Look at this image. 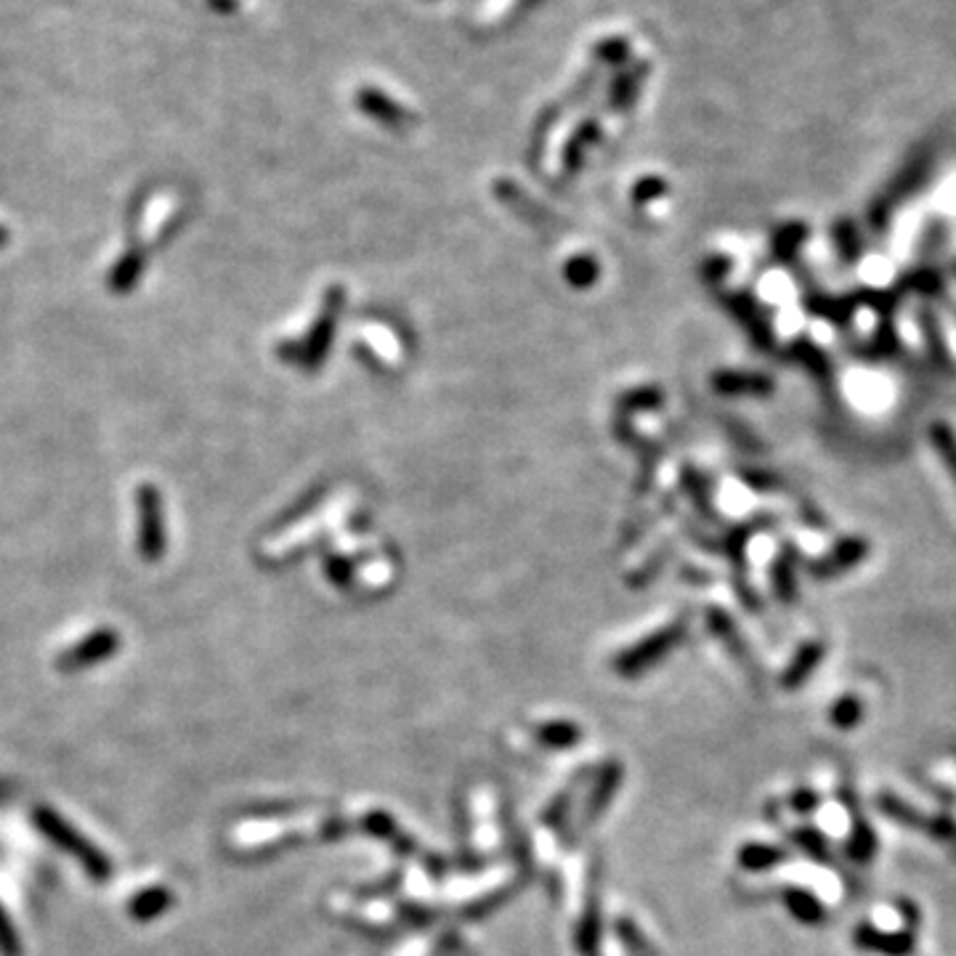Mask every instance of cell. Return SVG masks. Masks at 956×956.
Wrapping results in <instances>:
<instances>
[{"mask_svg": "<svg viewBox=\"0 0 956 956\" xmlns=\"http://www.w3.org/2000/svg\"><path fill=\"white\" fill-rule=\"evenodd\" d=\"M895 351H899V338H895V325H893V319L885 317V322H882L880 332H877L874 343L867 349V357L880 359V357H890V353H895Z\"/></svg>", "mask_w": 956, "mask_h": 956, "instance_id": "12", "label": "cell"}, {"mask_svg": "<svg viewBox=\"0 0 956 956\" xmlns=\"http://www.w3.org/2000/svg\"><path fill=\"white\" fill-rule=\"evenodd\" d=\"M856 943L863 948H874V952L890 954V956H903L912 952L914 938L909 933H877L872 927H861L856 933Z\"/></svg>", "mask_w": 956, "mask_h": 956, "instance_id": "6", "label": "cell"}, {"mask_svg": "<svg viewBox=\"0 0 956 956\" xmlns=\"http://www.w3.org/2000/svg\"><path fill=\"white\" fill-rule=\"evenodd\" d=\"M821 657H824V646L821 644L805 646L803 651H800V657L795 659V665H792L787 676H784V686H789V689H797V686H800L803 680L816 670L818 661H821Z\"/></svg>", "mask_w": 956, "mask_h": 956, "instance_id": "9", "label": "cell"}, {"mask_svg": "<svg viewBox=\"0 0 956 956\" xmlns=\"http://www.w3.org/2000/svg\"><path fill=\"white\" fill-rule=\"evenodd\" d=\"M835 242L840 247V255L845 264H856L861 258V237H858L853 221H840L835 226Z\"/></svg>", "mask_w": 956, "mask_h": 956, "instance_id": "11", "label": "cell"}, {"mask_svg": "<svg viewBox=\"0 0 956 956\" xmlns=\"http://www.w3.org/2000/svg\"><path fill=\"white\" fill-rule=\"evenodd\" d=\"M168 906H173V893L168 888H147L130 899L128 912L136 922H149L157 920Z\"/></svg>", "mask_w": 956, "mask_h": 956, "instance_id": "5", "label": "cell"}, {"mask_svg": "<svg viewBox=\"0 0 956 956\" xmlns=\"http://www.w3.org/2000/svg\"><path fill=\"white\" fill-rule=\"evenodd\" d=\"M920 327H922V336H925V340H927L930 357L935 359V364H938L941 370H948V367H952V357H948L946 343H943V332H941L938 322H935L933 311L930 309L920 311Z\"/></svg>", "mask_w": 956, "mask_h": 956, "instance_id": "7", "label": "cell"}, {"mask_svg": "<svg viewBox=\"0 0 956 956\" xmlns=\"http://www.w3.org/2000/svg\"><path fill=\"white\" fill-rule=\"evenodd\" d=\"M927 168H930L927 155L916 157L914 162H909V166L903 168V173L893 183H890V187L885 189V194H880V198L874 200V205L869 208V224H872V229L882 232V229L888 226L890 215H893L895 208H899L901 202L906 200L922 181H925Z\"/></svg>", "mask_w": 956, "mask_h": 956, "instance_id": "2", "label": "cell"}, {"mask_svg": "<svg viewBox=\"0 0 956 956\" xmlns=\"http://www.w3.org/2000/svg\"><path fill=\"white\" fill-rule=\"evenodd\" d=\"M903 287H909V290L922 293V296H935V293H941V277L938 272H916L903 282Z\"/></svg>", "mask_w": 956, "mask_h": 956, "instance_id": "17", "label": "cell"}, {"mask_svg": "<svg viewBox=\"0 0 956 956\" xmlns=\"http://www.w3.org/2000/svg\"><path fill=\"white\" fill-rule=\"evenodd\" d=\"M882 810H885L888 816H893L895 821L901 824H920L922 818L914 814V808H906V805L895 800V797H882Z\"/></svg>", "mask_w": 956, "mask_h": 956, "instance_id": "18", "label": "cell"}, {"mask_svg": "<svg viewBox=\"0 0 956 956\" xmlns=\"http://www.w3.org/2000/svg\"><path fill=\"white\" fill-rule=\"evenodd\" d=\"M0 954L3 956H22V941H19L14 925L6 916L3 906H0Z\"/></svg>", "mask_w": 956, "mask_h": 956, "instance_id": "15", "label": "cell"}, {"mask_svg": "<svg viewBox=\"0 0 956 956\" xmlns=\"http://www.w3.org/2000/svg\"><path fill=\"white\" fill-rule=\"evenodd\" d=\"M797 840H800L816 858H827V853H824V842L818 835H810V831H805V835H797Z\"/></svg>", "mask_w": 956, "mask_h": 956, "instance_id": "20", "label": "cell"}, {"mask_svg": "<svg viewBox=\"0 0 956 956\" xmlns=\"http://www.w3.org/2000/svg\"><path fill=\"white\" fill-rule=\"evenodd\" d=\"M872 850H874V835H872V829L858 827V829L853 831V837H850V842H848V853L853 856L856 861H867V858L872 856Z\"/></svg>", "mask_w": 956, "mask_h": 956, "instance_id": "16", "label": "cell"}, {"mask_svg": "<svg viewBox=\"0 0 956 956\" xmlns=\"http://www.w3.org/2000/svg\"><path fill=\"white\" fill-rule=\"evenodd\" d=\"M869 555V542L861 540V537H850V540H842L840 545L835 548V553H829L827 561H821L814 569L816 577L827 580V577H837V574L845 572V569H853Z\"/></svg>", "mask_w": 956, "mask_h": 956, "instance_id": "4", "label": "cell"}, {"mask_svg": "<svg viewBox=\"0 0 956 956\" xmlns=\"http://www.w3.org/2000/svg\"><path fill=\"white\" fill-rule=\"evenodd\" d=\"M861 702H858L856 697H845L837 702L835 710H831V720H835V725H840V729H856L858 720H861Z\"/></svg>", "mask_w": 956, "mask_h": 956, "instance_id": "13", "label": "cell"}, {"mask_svg": "<svg viewBox=\"0 0 956 956\" xmlns=\"http://www.w3.org/2000/svg\"><path fill=\"white\" fill-rule=\"evenodd\" d=\"M742 861L746 863V867L760 869V867H768V863L778 861V853H776L774 848H750V850H746V853L742 856Z\"/></svg>", "mask_w": 956, "mask_h": 956, "instance_id": "19", "label": "cell"}, {"mask_svg": "<svg viewBox=\"0 0 956 956\" xmlns=\"http://www.w3.org/2000/svg\"><path fill=\"white\" fill-rule=\"evenodd\" d=\"M930 442H933L935 452L941 455L943 465H946L948 474H952L954 484H956V434L952 431V425L941 423V421L930 425Z\"/></svg>", "mask_w": 956, "mask_h": 956, "instance_id": "8", "label": "cell"}, {"mask_svg": "<svg viewBox=\"0 0 956 956\" xmlns=\"http://www.w3.org/2000/svg\"><path fill=\"white\" fill-rule=\"evenodd\" d=\"M35 827L41 829L43 837H49L56 848H62L64 853H70L75 861H81L85 874L94 882H107L113 877V861L96 848L88 837H83L81 831L72 827L70 821H64L56 810L51 808H35Z\"/></svg>", "mask_w": 956, "mask_h": 956, "instance_id": "1", "label": "cell"}, {"mask_svg": "<svg viewBox=\"0 0 956 956\" xmlns=\"http://www.w3.org/2000/svg\"><path fill=\"white\" fill-rule=\"evenodd\" d=\"M858 304H861V300L853 296V298H842V300H824V304H814V309L818 314H824V317L835 319V322H848V319L853 317Z\"/></svg>", "mask_w": 956, "mask_h": 956, "instance_id": "14", "label": "cell"}, {"mask_svg": "<svg viewBox=\"0 0 956 956\" xmlns=\"http://www.w3.org/2000/svg\"><path fill=\"white\" fill-rule=\"evenodd\" d=\"M117 633L113 630H102L96 635H91V638H85L83 644H77L72 651L62 654V659H59V667L62 670H81V667H91L96 665V661L113 657L117 651Z\"/></svg>", "mask_w": 956, "mask_h": 956, "instance_id": "3", "label": "cell"}, {"mask_svg": "<svg viewBox=\"0 0 956 956\" xmlns=\"http://www.w3.org/2000/svg\"><path fill=\"white\" fill-rule=\"evenodd\" d=\"M787 903L792 909V914L797 916V920L810 922V925H816V922L824 920V909L821 903H818L814 895L803 893V890H789L787 893Z\"/></svg>", "mask_w": 956, "mask_h": 956, "instance_id": "10", "label": "cell"}]
</instances>
